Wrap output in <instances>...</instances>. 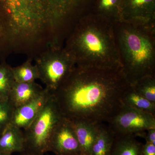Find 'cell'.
<instances>
[{
    "instance_id": "obj_15",
    "label": "cell",
    "mask_w": 155,
    "mask_h": 155,
    "mask_svg": "<svg viewBox=\"0 0 155 155\" xmlns=\"http://www.w3.org/2000/svg\"><path fill=\"white\" fill-rule=\"evenodd\" d=\"M115 136L108 126L101 125L89 155H111Z\"/></svg>"
},
{
    "instance_id": "obj_9",
    "label": "cell",
    "mask_w": 155,
    "mask_h": 155,
    "mask_svg": "<svg viewBox=\"0 0 155 155\" xmlns=\"http://www.w3.org/2000/svg\"><path fill=\"white\" fill-rule=\"evenodd\" d=\"M49 152L55 155H82L72 121L62 117L53 132Z\"/></svg>"
},
{
    "instance_id": "obj_22",
    "label": "cell",
    "mask_w": 155,
    "mask_h": 155,
    "mask_svg": "<svg viewBox=\"0 0 155 155\" xmlns=\"http://www.w3.org/2000/svg\"><path fill=\"white\" fill-rule=\"evenodd\" d=\"M14 109L8 100L0 101V135L11 124Z\"/></svg>"
},
{
    "instance_id": "obj_6",
    "label": "cell",
    "mask_w": 155,
    "mask_h": 155,
    "mask_svg": "<svg viewBox=\"0 0 155 155\" xmlns=\"http://www.w3.org/2000/svg\"><path fill=\"white\" fill-rule=\"evenodd\" d=\"M35 65L39 79L52 93L62 85L76 67L72 56L57 41L36 59Z\"/></svg>"
},
{
    "instance_id": "obj_2",
    "label": "cell",
    "mask_w": 155,
    "mask_h": 155,
    "mask_svg": "<svg viewBox=\"0 0 155 155\" xmlns=\"http://www.w3.org/2000/svg\"><path fill=\"white\" fill-rule=\"evenodd\" d=\"M65 48L78 67L122 69L114 24L95 13L81 18Z\"/></svg>"
},
{
    "instance_id": "obj_1",
    "label": "cell",
    "mask_w": 155,
    "mask_h": 155,
    "mask_svg": "<svg viewBox=\"0 0 155 155\" xmlns=\"http://www.w3.org/2000/svg\"><path fill=\"white\" fill-rule=\"evenodd\" d=\"M122 69L76 66L52 94L63 117L95 124L108 123L123 107L130 86Z\"/></svg>"
},
{
    "instance_id": "obj_27",
    "label": "cell",
    "mask_w": 155,
    "mask_h": 155,
    "mask_svg": "<svg viewBox=\"0 0 155 155\" xmlns=\"http://www.w3.org/2000/svg\"></svg>"
},
{
    "instance_id": "obj_5",
    "label": "cell",
    "mask_w": 155,
    "mask_h": 155,
    "mask_svg": "<svg viewBox=\"0 0 155 155\" xmlns=\"http://www.w3.org/2000/svg\"><path fill=\"white\" fill-rule=\"evenodd\" d=\"M63 116L51 94L35 119L24 134V153L44 155L49 152L50 142L55 128Z\"/></svg>"
},
{
    "instance_id": "obj_25",
    "label": "cell",
    "mask_w": 155,
    "mask_h": 155,
    "mask_svg": "<svg viewBox=\"0 0 155 155\" xmlns=\"http://www.w3.org/2000/svg\"><path fill=\"white\" fill-rule=\"evenodd\" d=\"M0 155H11L9 154L4 153L0 152Z\"/></svg>"
},
{
    "instance_id": "obj_21",
    "label": "cell",
    "mask_w": 155,
    "mask_h": 155,
    "mask_svg": "<svg viewBox=\"0 0 155 155\" xmlns=\"http://www.w3.org/2000/svg\"><path fill=\"white\" fill-rule=\"evenodd\" d=\"M14 82L12 68L7 65H0V101L8 100Z\"/></svg>"
},
{
    "instance_id": "obj_19",
    "label": "cell",
    "mask_w": 155,
    "mask_h": 155,
    "mask_svg": "<svg viewBox=\"0 0 155 155\" xmlns=\"http://www.w3.org/2000/svg\"><path fill=\"white\" fill-rule=\"evenodd\" d=\"M12 73L15 82L26 83L35 81L39 78L36 65L27 61L18 67L12 68Z\"/></svg>"
},
{
    "instance_id": "obj_24",
    "label": "cell",
    "mask_w": 155,
    "mask_h": 155,
    "mask_svg": "<svg viewBox=\"0 0 155 155\" xmlns=\"http://www.w3.org/2000/svg\"><path fill=\"white\" fill-rule=\"evenodd\" d=\"M144 138L146 142L155 145V128H151L147 130Z\"/></svg>"
},
{
    "instance_id": "obj_7",
    "label": "cell",
    "mask_w": 155,
    "mask_h": 155,
    "mask_svg": "<svg viewBox=\"0 0 155 155\" xmlns=\"http://www.w3.org/2000/svg\"><path fill=\"white\" fill-rule=\"evenodd\" d=\"M107 124L116 137H140L144 138L147 130L155 128V116L123 106Z\"/></svg>"
},
{
    "instance_id": "obj_11",
    "label": "cell",
    "mask_w": 155,
    "mask_h": 155,
    "mask_svg": "<svg viewBox=\"0 0 155 155\" xmlns=\"http://www.w3.org/2000/svg\"><path fill=\"white\" fill-rule=\"evenodd\" d=\"M50 28H57L64 24L67 18L79 7L88 5L91 0H47Z\"/></svg>"
},
{
    "instance_id": "obj_4",
    "label": "cell",
    "mask_w": 155,
    "mask_h": 155,
    "mask_svg": "<svg viewBox=\"0 0 155 155\" xmlns=\"http://www.w3.org/2000/svg\"><path fill=\"white\" fill-rule=\"evenodd\" d=\"M8 14V34L15 41L36 38L49 25L46 0H0Z\"/></svg>"
},
{
    "instance_id": "obj_17",
    "label": "cell",
    "mask_w": 155,
    "mask_h": 155,
    "mask_svg": "<svg viewBox=\"0 0 155 155\" xmlns=\"http://www.w3.org/2000/svg\"><path fill=\"white\" fill-rule=\"evenodd\" d=\"M143 144L132 136H115L111 155H142Z\"/></svg>"
},
{
    "instance_id": "obj_10",
    "label": "cell",
    "mask_w": 155,
    "mask_h": 155,
    "mask_svg": "<svg viewBox=\"0 0 155 155\" xmlns=\"http://www.w3.org/2000/svg\"><path fill=\"white\" fill-rule=\"evenodd\" d=\"M51 94L45 88L39 95L32 101L14 109L11 124L25 130L35 119Z\"/></svg>"
},
{
    "instance_id": "obj_14",
    "label": "cell",
    "mask_w": 155,
    "mask_h": 155,
    "mask_svg": "<svg viewBox=\"0 0 155 155\" xmlns=\"http://www.w3.org/2000/svg\"><path fill=\"white\" fill-rule=\"evenodd\" d=\"M24 134L22 129L10 124L0 135V152L12 155L23 152Z\"/></svg>"
},
{
    "instance_id": "obj_8",
    "label": "cell",
    "mask_w": 155,
    "mask_h": 155,
    "mask_svg": "<svg viewBox=\"0 0 155 155\" xmlns=\"http://www.w3.org/2000/svg\"><path fill=\"white\" fill-rule=\"evenodd\" d=\"M119 22L155 26V0H121Z\"/></svg>"
},
{
    "instance_id": "obj_12",
    "label": "cell",
    "mask_w": 155,
    "mask_h": 155,
    "mask_svg": "<svg viewBox=\"0 0 155 155\" xmlns=\"http://www.w3.org/2000/svg\"><path fill=\"white\" fill-rule=\"evenodd\" d=\"M44 89L35 81L26 83L15 81L8 101L15 109L32 101L39 95Z\"/></svg>"
},
{
    "instance_id": "obj_3",
    "label": "cell",
    "mask_w": 155,
    "mask_h": 155,
    "mask_svg": "<svg viewBox=\"0 0 155 155\" xmlns=\"http://www.w3.org/2000/svg\"><path fill=\"white\" fill-rule=\"evenodd\" d=\"M114 27L122 70L130 85L155 74V26L118 22Z\"/></svg>"
},
{
    "instance_id": "obj_23",
    "label": "cell",
    "mask_w": 155,
    "mask_h": 155,
    "mask_svg": "<svg viewBox=\"0 0 155 155\" xmlns=\"http://www.w3.org/2000/svg\"><path fill=\"white\" fill-rule=\"evenodd\" d=\"M142 155H155V145L146 142L142 147Z\"/></svg>"
},
{
    "instance_id": "obj_26",
    "label": "cell",
    "mask_w": 155,
    "mask_h": 155,
    "mask_svg": "<svg viewBox=\"0 0 155 155\" xmlns=\"http://www.w3.org/2000/svg\"><path fill=\"white\" fill-rule=\"evenodd\" d=\"M20 155H29L26 154L24 153H20Z\"/></svg>"
},
{
    "instance_id": "obj_18",
    "label": "cell",
    "mask_w": 155,
    "mask_h": 155,
    "mask_svg": "<svg viewBox=\"0 0 155 155\" xmlns=\"http://www.w3.org/2000/svg\"><path fill=\"white\" fill-rule=\"evenodd\" d=\"M121 0H96L94 13L114 24L120 21Z\"/></svg>"
},
{
    "instance_id": "obj_13",
    "label": "cell",
    "mask_w": 155,
    "mask_h": 155,
    "mask_svg": "<svg viewBox=\"0 0 155 155\" xmlns=\"http://www.w3.org/2000/svg\"><path fill=\"white\" fill-rule=\"evenodd\" d=\"M72 121L81 154L89 155L102 124H95L79 120Z\"/></svg>"
},
{
    "instance_id": "obj_20",
    "label": "cell",
    "mask_w": 155,
    "mask_h": 155,
    "mask_svg": "<svg viewBox=\"0 0 155 155\" xmlns=\"http://www.w3.org/2000/svg\"><path fill=\"white\" fill-rule=\"evenodd\" d=\"M130 85L139 94L155 103V74L145 76Z\"/></svg>"
},
{
    "instance_id": "obj_16",
    "label": "cell",
    "mask_w": 155,
    "mask_h": 155,
    "mask_svg": "<svg viewBox=\"0 0 155 155\" xmlns=\"http://www.w3.org/2000/svg\"><path fill=\"white\" fill-rule=\"evenodd\" d=\"M123 105L137 109L155 116V103L152 102L139 94L130 85L122 98Z\"/></svg>"
}]
</instances>
